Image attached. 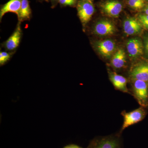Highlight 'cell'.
Instances as JSON below:
<instances>
[{
	"mask_svg": "<svg viewBox=\"0 0 148 148\" xmlns=\"http://www.w3.org/2000/svg\"><path fill=\"white\" fill-rule=\"evenodd\" d=\"M132 92L133 96L141 107L148 106V82L132 80Z\"/></svg>",
	"mask_w": 148,
	"mask_h": 148,
	"instance_id": "cell-1",
	"label": "cell"
},
{
	"mask_svg": "<svg viewBox=\"0 0 148 148\" xmlns=\"http://www.w3.org/2000/svg\"><path fill=\"white\" fill-rule=\"evenodd\" d=\"M78 15L83 26L90 21L95 12V8L91 0H82L77 6Z\"/></svg>",
	"mask_w": 148,
	"mask_h": 148,
	"instance_id": "cell-2",
	"label": "cell"
},
{
	"mask_svg": "<svg viewBox=\"0 0 148 148\" xmlns=\"http://www.w3.org/2000/svg\"><path fill=\"white\" fill-rule=\"evenodd\" d=\"M144 108L141 107L129 112H126L125 111L122 112V115L123 117V123L121 131L129 126L141 121L145 118L146 111Z\"/></svg>",
	"mask_w": 148,
	"mask_h": 148,
	"instance_id": "cell-3",
	"label": "cell"
},
{
	"mask_svg": "<svg viewBox=\"0 0 148 148\" xmlns=\"http://www.w3.org/2000/svg\"><path fill=\"white\" fill-rule=\"evenodd\" d=\"M89 148H121V146L119 138L112 136L95 139Z\"/></svg>",
	"mask_w": 148,
	"mask_h": 148,
	"instance_id": "cell-4",
	"label": "cell"
},
{
	"mask_svg": "<svg viewBox=\"0 0 148 148\" xmlns=\"http://www.w3.org/2000/svg\"><path fill=\"white\" fill-rule=\"evenodd\" d=\"M93 33L99 36H107L113 34L116 27L112 22L107 19L98 21L94 26Z\"/></svg>",
	"mask_w": 148,
	"mask_h": 148,
	"instance_id": "cell-5",
	"label": "cell"
},
{
	"mask_svg": "<svg viewBox=\"0 0 148 148\" xmlns=\"http://www.w3.org/2000/svg\"><path fill=\"white\" fill-rule=\"evenodd\" d=\"M95 48L104 58H110L116 49V44L111 40L99 41L95 43Z\"/></svg>",
	"mask_w": 148,
	"mask_h": 148,
	"instance_id": "cell-6",
	"label": "cell"
},
{
	"mask_svg": "<svg viewBox=\"0 0 148 148\" xmlns=\"http://www.w3.org/2000/svg\"><path fill=\"white\" fill-rule=\"evenodd\" d=\"M132 80H139L148 82V63H140L135 65L130 72Z\"/></svg>",
	"mask_w": 148,
	"mask_h": 148,
	"instance_id": "cell-7",
	"label": "cell"
},
{
	"mask_svg": "<svg viewBox=\"0 0 148 148\" xmlns=\"http://www.w3.org/2000/svg\"><path fill=\"white\" fill-rule=\"evenodd\" d=\"M102 9L105 14L113 17H118L122 10V5L117 1H107L102 5Z\"/></svg>",
	"mask_w": 148,
	"mask_h": 148,
	"instance_id": "cell-8",
	"label": "cell"
},
{
	"mask_svg": "<svg viewBox=\"0 0 148 148\" xmlns=\"http://www.w3.org/2000/svg\"><path fill=\"white\" fill-rule=\"evenodd\" d=\"M127 52L131 58H138L143 54V45L140 39L133 38L127 41L126 45Z\"/></svg>",
	"mask_w": 148,
	"mask_h": 148,
	"instance_id": "cell-9",
	"label": "cell"
},
{
	"mask_svg": "<svg viewBox=\"0 0 148 148\" xmlns=\"http://www.w3.org/2000/svg\"><path fill=\"white\" fill-rule=\"evenodd\" d=\"M123 28L125 34L132 36L140 34L142 31V26L138 19L130 17L124 20Z\"/></svg>",
	"mask_w": 148,
	"mask_h": 148,
	"instance_id": "cell-10",
	"label": "cell"
},
{
	"mask_svg": "<svg viewBox=\"0 0 148 148\" xmlns=\"http://www.w3.org/2000/svg\"><path fill=\"white\" fill-rule=\"evenodd\" d=\"M21 37V30L20 22H18L15 31L11 36L4 43V47L7 51H13L18 47L20 43Z\"/></svg>",
	"mask_w": 148,
	"mask_h": 148,
	"instance_id": "cell-11",
	"label": "cell"
},
{
	"mask_svg": "<svg viewBox=\"0 0 148 148\" xmlns=\"http://www.w3.org/2000/svg\"><path fill=\"white\" fill-rule=\"evenodd\" d=\"M109 78L116 89L123 92L129 93L127 79L113 72L109 73Z\"/></svg>",
	"mask_w": 148,
	"mask_h": 148,
	"instance_id": "cell-12",
	"label": "cell"
},
{
	"mask_svg": "<svg viewBox=\"0 0 148 148\" xmlns=\"http://www.w3.org/2000/svg\"><path fill=\"white\" fill-rule=\"evenodd\" d=\"M22 0H10L5 4L0 11V19L1 20L3 16L8 12H13L19 16Z\"/></svg>",
	"mask_w": 148,
	"mask_h": 148,
	"instance_id": "cell-13",
	"label": "cell"
},
{
	"mask_svg": "<svg viewBox=\"0 0 148 148\" xmlns=\"http://www.w3.org/2000/svg\"><path fill=\"white\" fill-rule=\"evenodd\" d=\"M126 64V56L125 51L119 49L114 53L111 59L112 67L116 70H120L124 68Z\"/></svg>",
	"mask_w": 148,
	"mask_h": 148,
	"instance_id": "cell-14",
	"label": "cell"
},
{
	"mask_svg": "<svg viewBox=\"0 0 148 148\" xmlns=\"http://www.w3.org/2000/svg\"><path fill=\"white\" fill-rule=\"evenodd\" d=\"M31 11L28 0H22L21 9L18 17L19 22L29 20L31 17Z\"/></svg>",
	"mask_w": 148,
	"mask_h": 148,
	"instance_id": "cell-15",
	"label": "cell"
},
{
	"mask_svg": "<svg viewBox=\"0 0 148 148\" xmlns=\"http://www.w3.org/2000/svg\"><path fill=\"white\" fill-rule=\"evenodd\" d=\"M127 3L130 7L136 10L141 9L145 6V3L140 2L137 0H127Z\"/></svg>",
	"mask_w": 148,
	"mask_h": 148,
	"instance_id": "cell-16",
	"label": "cell"
},
{
	"mask_svg": "<svg viewBox=\"0 0 148 148\" xmlns=\"http://www.w3.org/2000/svg\"><path fill=\"white\" fill-rule=\"evenodd\" d=\"M12 56L11 53H8L5 51L0 52V64L2 66L10 59Z\"/></svg>",
	"mask_w": 148,
	"mask_h": 148,
	"instance_id": "cell-17",
	"label": "cell"
},
{
	"mask_svg": "<svg viewBox=\"0 0 148 148\" xmlns=\"http://www.w3.org/2000/svg\"><path fill=\"white\" fill-rule=\"evenodd\" d=\"M138 19L141 23L142 27L148 30V15L140 14L138 16Z\"/></svg>",
	"mask_w": 148,
	"mask_h": 148,
	"instance_id": "cell-18",
	"label": "cell"
},
{
	"mask_svg": "<svg viewBox=\"0 0 148 148\" xmlns=\"http://www.w3.org/2000/svg\"><path fill=\"white\" fill-rule=\"evenodd\" d=\"M59 2L62 5L71 6L74 4L75 2L71 0H59Z\"/></svg>",
	"mask_w": 148,
	"mask_h": 148,
	"instance_id": "cell-19",
	"label": "cell"
},
{
	"mask_svg": "<svg viewBox=\"0 0 148 148\" xmlns=\"http://www.w3.org/2000/svg\"><path fill=\"white\" fill-rule=\"evenodd\" d=\"M64 148H83L77 145H68L66 146Z\"/></svg>",
	"mask_w": 148,
	"mask_h": 148,
	"instance_id": "cell-20",
	"label": "cell"
},
{
	"mask_svg": "<svg viewBox=\"0 0 148 148\" xmlns=\"http://www.w3.org/2000/svg\"><path fill=\"white\" fill-rule=\"evenodd\" d=\"M145 48L146 52L148 53V39L146 41L145 45Z\"/></svg>",
	"mask_w": 148,
	"mask_h": 148,
	"instance_id": "cell-21",
	"label": "cell"
},
{
	"mask_svg": "<svg viewBox=\"0 0 148 148\" xmlns=\"http://www.w3.org/2000/svg\"><path fill=\"white\" fill-rule=\"evenodd\" d=\"M144 11H145V14H147V15H148V4L146 6V7L145 8Z\"/></svg>",
	"mask_w": 148,
	"mask_h": 148,
	"instance_id": "cell-22",
	"label": "cell"
},
{
	"mask_svg": "<svg viewBox=\"0 0 148 148\" xmlns=\"http://www.w3.org/2000/svg\"><path fill=\"white\" fill-rule=\"evenodd\" d=\"M71 1H73L75 2V0H71Z\"/></svg>",
	"mask_w": 148,
	"mask_h": 148,
	"instance_id": "cell-23",
	"label": "cell"
},
{
	"mask_svg": "<svg viewBox=\"0 0 148 148\" xmlns=\"http://www.w3.org/2000/svg\"><path fill=\"white\" fill-rule=\"evenodd\" d=\"M55 1H59V0H55Z\"/></svg>",
	"mask_w": 148,
	"mask_h": 148,
	"instance_id": "cell-24",
	"label": "cell"
}]
</instances>
